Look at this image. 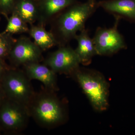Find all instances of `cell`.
I'll return each mask as SVG.
<instances>
[{
  "label": "cell",
  "mask_w": 135,
  "mask_h": 135,
  "mask_svg": "<svg viewBox=\"0 0 135 135\" xmlns=\"http://www.w3.org/2000/svg\"><path fill=\"white\" fill-rule=\"evenodd\" d=\"M10 67L5 62V59H0V82L5 73Z\"/></svg>",
  "instance_id": "18"
},
{
  "label": "cell",
  "mask_w": 135,
  "mask_h": 135,
  "mask_svg": "<svg viewBox=\"0 0 135 135\" xmlns=\"http://www.w3.org/2000/svg\"><path fill=\"white\" fill-rule=\"evenodd\" d=\"M27 25L18 15L12 12L8 18L7 24L4 32L11 35L27 32L29 29Z\"/></svg>",
  "instance_id": "15"
},
{
  "label": "cell",
  "mask_w": 135,
  "mask_h": 135,
  "mask_svg": "<svg viewBox=\"0 0 135 135\" xmlns=\"http://www.w3.org/2000/svg\"><path fill=\"white\" fill-rule=\"evenodd\" d=\"M30 118L26 106L7 98L0 106V127L5 133L22 132L27 127Z\"/></svg>",
  "instance_id": "5"
},
{
  "label": "cell",
  "mask_w": 135,
  "mask_h": 135,
  "mask_svg": "<svg viewBox=\"0 0 135 135\" xmlns=\"http://www.w3.org/2000/svg\"><path fill=\"white\" fill-rule=\"evenodd\" d=\"M42 50L29 38H20L16 40L8 58L12 67L39 62L42 59Z\"/></svg>",
  "instance_id": "7"
},
{
  "label": "cell",
  "mask_w": 135,
  "mask_h": 135,
  "mask_svg": "<svg viewBox=\"0 0 135 135\" xmlns=\"http://www.w3.org/2000/svg\"><path fill=\"white\" fill-rule=\"evenodd\" d=\"M6 98H7V97L5 95L4 90L3 89L1 82H0V106Z\"/></svg>",
  "instance_id": "19"
},
{
  "label": "cell",
  "mask_w": 135,
  "mask_h": 135,
  "mask_svg": "<svg viewBox=\"0 0 135 135\" xmlns=\"http://www.w3.org/2000/svg\"><path fill=\"white\" fill-rule=\"evenodd\" d=\"M2 132V130L1 129V127H0V134Z\"/></svg>",
  "instance_id": "20"
},
{
  "label": "cell",
  "mask_w": 135,
  "mask_h": 135,
  "mask_svg": "<svg viewBox=\"0 0 135 135\" xmlns=\"http://www.w3.org/2000/svg\"><path fill=\"white\" fill-rule=\"evenodd\" d=\"M98 4L114 18L135 24V0H103Z\"/></svg>",
  "instance_id": "9"
},
{
  "label": "cell",
  "mask_w": 135,
  "mask_h": 135,
  "mask_svg": "<svg viewBox=\"0 0 135 135\" xmlns=\"http://www.w3.org/2000/svg\"><path fill=\"white\" fill-rule=\"evenodd\" d=\"M95 109L105 110L108 105V90L104 80L96 73L80 69L73 73Z\"/></svg>",
  "instance_id": "4"
},
{
  "label": "cell",
  "mask_w": 135,
  "mask_h": 135,
  "mask_svg": "<svg viewBox=\"0 0 135 135\" xmlns=\"http://www.w3.org/2000/svg\"><path fill=\"white\" fill-rule=\"evenodd\" d=\"M23 66V71L31 80H38L43 83L46 89L54 92L57 90L56 73L46 65L34 62Z\"/></svg>",
  "instance_id": "10"
},
{
  "label": "cell",
  "mask_w": 135,
  "mask_h": 135,
  "mask_svg": "<svg viewBox=\"0 0 135 135\" xmlns=\"http://www.w3.org/2000/svg\"><path fill=\"white\" fill-rule=\"evenodd\" d=\"M55 92L46 88L35 92L27 107L30 117L42 127H54L64 119L62 107Z\"/></svg>",
  "instance_id": "2"
},
{
  "label": "cell",
  "mask_w": 135,
  "mask_h": 135,
  "mask_svg": "<svg viewBox=\"0 0 135 135\" xmlns=\"http://www.w3.org/2000/svg\"><path fill=\"white\" fill-rule=\"evenodd\" d=\"M99 8L97 1L75 3L57 15L55 25V36L60 46L75 39L78 32L86 28L85 24Z\"/></svg>",
  "instance_id": "1"
},
{
  "label": "cell",
  "mask_w": 135,
  "mask_h": 135,
  "mask_svg": "<svg viewBox=\"0 0 135 135\" xmlns=\"http://www.w3.org/2000/svg\"><path fill=\"white\" fill-rule=\"evenodd\" d=\"M1 82L7 98L27 107L35 92L23 70L11 67Z\"/></svg>",
  "instance_id": "3"
},
{
  "label": "cell",
  "mask_w": 135,
  "mask_h": 135,
  "mask_svg": "<svg viewBox=\"0 0 135 135\" xmlns=\"http://www.w3.org/2000/svg\"><path fill=\"white\" fill-rule=\"evenodd\" d=\"M77 46L75 49L81 64H89L94 56L97 55L96 51L92 38L89 36L88 30L85 28L75 36Z\"/></svg>",
  "instance_id": "12"
},
{
  "label": "cell",
  "mask_w": 135,
  "mask_h": 135,
  "mask_svg": "<svg viewBox=\"0 0 135 135\" xmlns=\"http://www.w3.org/2000/svg\"><path fill=\"white\" fill-rule=\"evenodd\" d=\"M16 41L12 35L4 31L0 33V59L8 58Z\"/></svg>",
  "instance_id": "16"
},
{
  "label": "cell",
  "mask_w": 135,
  "mask_h": 135,
  "mask_svg": "<svg viewBox=\"0 0 135 135\" xmlns=\"http://www.w3.org/2000/svg\"><path fill=\"white\" fill-rule=\"evenodd\" d=\"M80 64L75 49L65 46H60L51 53L44 61V64L56 74H72L79 67Z\"/></svg>",
  "instance_id": "8"
},
{
  "label": "cell",
  "mask_w": 135,
  "mask_h": 135,
  "mask_svg": "<svg viewBox=\"0 0 135 135\" xmlns=\"http://www.w3.org/2000/svg\"><path fill=\"white\" fill-rule=\"evenodd\" d=\"M87 1H97V0H87Z\"/></svg>",
  "instance_id": "21"
},
{
  "label": "cell",
  "mask_w": 135,
  "mask_h": 135,
  "mask_svg": "<svg viewBox=\"0 0 135 135\" xmlns=\"http://www.w3.org/2000/svg\"><path fill=\"white\" fill-rule=\"evenodd\" d=\"M28 32L35 43L42 51L47 50L58 44L53 33L48 31L42 26L31 25Z\"/></svg>",
  "instance_id": "13"
},
{
  "label": "cell",
  "mask_w": 135,
  "mask_h": 135,
  "mask_svg": "<svg viewBox=\"0 0 135 135\" xmlns=\"http://www.w3.org/2000/svg\"><path fill=\"white\" fill-rule=\"evenodd\" d=\"M15 0H0V13L7 17L14 9Z\"/></svg>",
  "instance_id": "17"
},
{
  "label": "cell",
  "mask_w": 135,
  "mask_h": 135,
  "mask_svg": "<svg viewBox=\"0 0 135 135\" xmlns=\"http://www.w3.org/2000/svg\"><path fill=\"white\" fill-rule=\"evenodd\" d=\"M77 0H41L38 6L37 21L43 26L51 18L77 2Z\"/></svg>",
  "instance_id": "11"
},
{
  "label": "cell",
  "mask_w": 135,
  "mask_h": 135,
  "mask_svg": "<svg viewBox=\"0 0 135 135\" xmlns=\"http://www.w3.org/2000/svg\"><path fill=\"white\" fill-rule=\"evenodd\" d=\"M12 12L16 13L27 24L32 25L38 19L37 4L33 0H18Z\"/></svg>",
  "instance_id": "14"
},
{
  "label": "cell",
  "mask_w": 135,
  "mask_h": 135,
  "mask_svg": "<svg viewBox=\"0 0 135 135\" xmlns=\"http://www.w3.org/2000/svg\"><path fill=\"white\" fill-rule=\"evenodd\" d=\"M112 27H98L92 38L97 55L110 56L122 50L127 49V45L123 35L119 32L118 26L120 20L115 18Z\"/></svg>",
  "instance_id": "6"
}]
</instances>
